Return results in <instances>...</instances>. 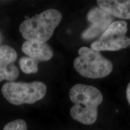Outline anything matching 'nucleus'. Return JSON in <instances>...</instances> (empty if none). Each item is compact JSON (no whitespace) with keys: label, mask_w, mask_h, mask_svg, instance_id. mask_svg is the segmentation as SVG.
I'll return each mask as SVG.
<instances>
[{"label":"nucleus","mask_w":130,"mask_h":130,"mask_svg":"<svg viewBox=\"0 0 130 130\" xmlns=\"http://www.w3.org/2000/svg\"><path fill=\"white\" fill-rule=\"evenodd\" d=\"M69 98L74 104L70 110L74 120L88 125L96 121L98 107L103 101L99 89L90 85L77 84L70 90Z\"/></svg>","instance_id":"1"},{"label":"nucleus","mask_w":130,"mask_h":130,"mask_svg":"<svg viewBox=\"0 0 130 130\" xmlns=\"http://www.w3.org/2000/svg\"><path fill=\"white\" fill-rule=\"evenodd\" d=\"M61 19L62 14L59 11L48 9L24 21L19 31L27 41L46 43L51 39Z\"/></svg>","instance_id":"2"},{"label":"nucleus","mask_w":130,"mask_h":130,"mask_svg":"<svg viewBox=\"0 0 130 130\" xmlns=\"http://www.w3.org/2000/svg\"><path fill=\"white\" fill-rule=\"evenodd\" d=\"M79 56L75 58L74 66L83 77L98 79L106 77L113 70V64L102 56L100 51L88 47H81Z\"/></svg>","instance_id":"3"},{"label":"nucleus","mask_w":130,"mask_h":130,"mask_svg":"<svg viewBox=\"0 0 130 130\" xmlns=\"http://www.w3.org/2000/svg\"><path fill=\"white\" fill-rule=\"evenodd\" d=\"M46 86L40 81L31 83H7L3 86L1 92L8 102L19 105L32 104L42 100L46 93Z\"/></svg>","instance_id":"4"},{"label":"nucleus","mask_w":130,"mask_h":130,"mask_svg":"<svg viewBox=\"0 0 130 130\" xmlns=\"http://www.w3.org/2000/svg\"><path fill=\"white\" fill-rule=\"evenodd\" d=\"M127 31L125 21L113 22L100 38L91 44V48L98 51H116L128 48L130 38L126 35Z\"/></svg>","instance_id":"5"},{"label":"nucleus","mask_w":130,"mask_h":130,"mask_svg":"<svg viewBox=\"0 0 130 130\" xmlns=\"http://www.w3.org/2000/svg\"><path fill=\"white\" fill-rule=\"evenodd\" d=\"M87 19L90 25L81 34L85 40L93 39L104 32L113 21L111 14L99 7L92 8L87 13Z\"/></svg>","instance_id":"6"},{"label":"nucleus","mask_w":130,"mask_h":130,"mask_svg":"<svg viewBox=\"0 0 130 130\" xmlns=\"http://www.w3.org/2000/svg\"><path fill=\"white\" fill-rule=\"evenodd\" d=\"M17 57V53L12 47H0V82L4 79L12 81L18 77L19 69L14 64Z\"/></svg>","instance_id":"7"},{"label":"nucleus","mask_w":130,"mask_h":130,"mask_svg":"<svg viewBox=\"0 0 130 130\" xmlns=\"http://www.w3.org/2000/svg\"><path fill=\"white\" fill-rule=\"evenodd\" d=\"M22 51L29 57L37 63L51 60L53 56V51L46 43H40L26 40L22 46Z\"/></svg>","instance_id":"8"},{"label":"nucleus","mask_w":130,"mask_h":130,"mask_svg":"<svg viewBox=\"0 0 130 130\" xmlns=\"http://www.w3.org/2000/svg\"><path fill=\"white\" fill-rule=\"evenodd\" d=\"M99 7L114 17L130 19V0H98Z\"/></svg>","instance_id":"9"},{"label":"nucleus","mask_w":130,"mask_h":130,"mask_svg":"<svg viewBox=\"0 0 130 130\" xmlns=\"http://www.w3.org/2000/svg\"><path fill=\"white\" fill-rule=\"evenodd\" d=\"M21 69L25 74H35L38 71V63L29 57H22L19 60Z\"/></svg>","instance_id":"10"},{"label":"nucleus","mask_w":130,"mask_h":130,"mask_svg":"<svg viewBox=\"0 0 130 130\" xmlns=\"http://www.w3.org/2000/svg\"><path fill=\"white\" fill-rule=\"evenodd\" d=\"M3 130H27V125L25 121L19 119L7 123Z\"/></svg>","instance_id":"11"},{"label":"nucleus","mask_w":130,"mask_h":130,"mask_svg":"<svg viewBox=\"0 0 130 130\" xmlns=\"http://www.w3.org/2000/svg\"><path fill=\"white\" fill-rule=\"evenodd\" d=\"M126 98L128 101V103L130 105V82L129 84H128L127 87H126Z\"/></svg>","instance_id":"12"}]
</instances>
